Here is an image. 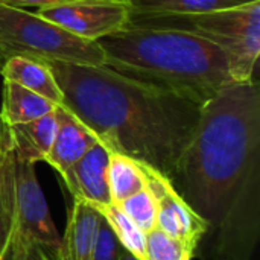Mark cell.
Wrapping results in <instances>:
<instances>
[{"mask_svg": "<svg viewBox=\"0 0 260 260\" xmlns=\"http://www.w3.org/2000/svg\"><path fill=\"white\" fill-rule=\"evenodd\" d=\"M171 181L207 227L195 256L253 259L260 235V91L253 79L229 82L201 107Z\"/></svg>", "mask_w": 260, "mask_h": 260, "instance_id": "6da1fadb", "label": "cell"}, {"mask_svg": "<svg viewBox=\"0 0 260 260\" xmlns=\"http://www.w3.org/2000/svg\"><path fill=\"white\" fill-rule=\"evenodd\" d=\"M62 91V107L110 151L169 180L201 116V105L126 78L105 66L44 61Z\"/></svg>", "mask_w": 260, "mask_h": 260, "instance_id": "7a4b0ae2", "label": "cell"}, {"mask_svg": "<svg viewBox=\"0 0 260 260\" xmlns=\"http://www.w3.org/2000/svg\"><path fill=\"white\" fill-rule=\"evenodd\" d=\"M96 43L105 67L201 107L233 81L222 50L189 29L129 21Z\"/></svg>", "mask_w": 260, "mask_h": 260, "instance_id": "3957f363", "label": "cell"}, {"mask_svg": "<svg viewBox=\"0 0 260 260\" xmlns=\"http://www.w3.org/2000/svg\"><path fill=\"white\" fill-rule=\"evenodd\" d=\"M0 56H29L84 66H104L96 41L76 37L37 12L0 5Z\"/></svg>", "mask_w": 260, "mask_h": 260, "instance_id": "277c9868", "label": "cell"}, {"mask_svg": "<svg viewBox=\"0 0 260 260\" xmlns=\"http://www.w3.org/2000/svg\"><path fill=\"white\" fill-rule=\"evenodd\" d=\"M181 18L189 24L183 29L210 40L222 50L233 81L253 79L260 53V0Z\"/></svg>", "mask_w": 260, "mask_h": 260, "instance_id": "5b68a950", "label": "cell"}, {"mask_svg": "<svg viewBox=\"0 0 260 260\" xmlns=\"http://www.w3.org/2000/svg\"><path fill=\"white\" fill-rule=\"evenodd\" d=\"M14 207L15 232L21 241L34 244L52 254L61 244V235L50 216L44 193L37 180L35 163L14 154ZM49 254V253H47Z\"/></svg>", "mask_w": 260, "mask_h": 260, "instance_id": "8992f818", "label": "cell"}, {"mask_svg": "<svg viewBox=\"0 0 260 260\" xmlns=\"http://www.w3.org/2000/svg\"><path fill=\"white\" fill-rule=\"evenodd\" d=\"M35 12L67 32L91 41L123 29L131 20L129 3L114 0H67Z\"/></svg>", "mask_w": 260, "mask_h": 260, "instance_id": "52a82bcc", "label": "cell"}, {"mask_svg": "<svg viewBox=\"0 0 260 260\" xmlns=\"http://www.w3.org/2000/svg\"><path fill=\"white\" fill-rule=\"evenodd\" d=\"M145 172L146 186L157 201V229L187 242L197 250L206 235V222L187 206L168 177L148 165H145Z\"/></svg>", "mask_w": 260, "mask_h": 260, "instance_id": "ba28073f", "label": "cell"}, {"mask_svg": "<svg viewBox=\"0 0 260 260\" xmlns=\"http://www.w3.org/2000/svg\"><path fill=\"white\" fill-rule=\"evenodd\" d=\"M110 152L104 143L98 142L73 166L61 174L66 187L75 200L94 207L111 204L108 187Z\"/></svg>", "mask_w": 260, "mask_h": 260, "instance_id": "9c48e42d", "label": "cell"}, {"mask_svg": "<svg viewBox=\"0 0 260 260\" xmlns=\"http://www.w3.org/2000/svg\"><path fill=\"white\" fill-rule=\"evenodd\" d=\"M55 113L58 126L53 145L46 157V163L61 175L64 171L73 166L91 146H94L99 139L66 107L58 105Z\"/></svg>", "mask_w": 260, "mask_h": 260, "instance_id": "30bf717a", "label": "cell"}, {"mask_svg": "<svg viewBox=\"0 0 260 260\" xmlns=\"http://www.w3.org/2000/svg\"><path fill=\"white\" fill-rule=\"evenodd\" d=\"M101 213L88 203L75 200L61 244L52 260H91L101 224Z\"/></svg>", "mask_w": 260, "mask_h": 260, "instance_id": "8fae6325", "label": "cell"}, {"mask_svg": "<svg viewBox=\"0 0 260 260\" xmlns=\"http://www.w3.org/2000/svg\"><path fill=\"white\" fill-rule=\"evenodd\" d=\"M0 73L3 79L18 84L55 105H62V91L44 61L29 56H11L3 61Z\"/></svg>", "mask_w": 260, "mask_h": 260, "instance_id": "7c38bea8", "label": "cell"}, {"mask_svg": "<svg viewBox=\"0 0 260 260\" xmlns=\"http://www.w3.org/2000/svg\"><path fill=\"white\" fill-rule=\"evenodd\" d=\"M56 126L58 120L55 111L30 122L9 125L15 157L30 163L46 161L53 145Z\"/></svg>", "mask_w": 260, "mask_h": 260, "instance_id": "4fadbf2b", "label": "cell"}, {"mask_svg": "<svg viewBox=\"0 0 260 260\" xmlns=\"http://www.w3.org/2000/svg\"><path fill=\"white\" fill-rule=\"evenodd\" d=\"M256 0H129L131 17H183L213 12L251 3Z\"/></svg>", "mask_w": 260, "mask_h": 260, "instance_id": "5bb4252c", "label": "cell"}, {"mask_svg": "<svg viewBox=\"0 0 260 260\" xmlns=\"http://www.w3.org/2000/svg\"><path fill=\"white\" fill-rule=\"evenodd\" d=\"M56 107L58 105L47 101L46 98L12 81L3 79V99L0 114L8 125L35 120L49 113H53Z\"/></svg>", "mask_w": 260, "mask_h": 260, "instance_id": "9a60e30c", "label": "cell"}, {"mask_svg": "<svg viewBox=\"0 0 260 260\" xmlns=\"http://www.w3.org/2000/svg\"><path fill=\"white\" fill-rule=\"evenodd\" d=\"M108 187L111 203L119 204L146 187L145 165L119 152H110Z\"/></svg>", "mask_w": 260, "mask_h": 260, "instance_id": "2e32d148", "label": "cell"}, {"mask_svg": "<svg viewBox=\"0 0 260 260\" xmlns=\"http://www.w3.org/2000/svg\"><path fill=\"white\" fill-rule=\"evenodd\" d=\"M94 207V206H93ZM101 216L105 219V222L110 225L119 242L122 244L123 250L131 253L133 256L143 260L145 257V244H146V233L142 232L136 222L120 210V207L114 203L108 206L94 207Z\"/></svg>", "mask_w": 260, "mask_h": 260, "instance_id": "e0dca14e", "label": "cell"}, {"mask_svg": "<svg viewBox=\"0 0 260 260\" xmlns=\"http://www.w3.org/2000/svg\"><path fill=\"white\" fill-rule=\"evenodd\" d=\"M15 233L14 207V149L0 175V257Z\"/></svg>", "mask_w": 260, "mask_h": 260, "instance_id": "ac0fdd59", "label": "cell"}, {"mask_svg": "<svg viewBox=\"0 0 260 260\" xmlns=\"http://www.w3.org/2000/svg\"><path fill=\"white\" fill-rule=\"evenodd\" d=\"M195 248L187 242L172 238L160 229H152L146 233L143 260H192Z\"/></svg>", "mask_w": 260, "mask_h": 260, "instance_id": "d6986e66", "label": "cell"}, {"mask_svg": "<svg viewBox=\"0 0 260 260\" xmlns=\"http://www.w3.org/2000/svg\"><path fill=\"white\" fill-rule=\"evenodd\" d=\"M117 206L136 222L142 232L148 233L157 227V201L148 186L128 197Z\"/></svg>", "mask_w": 260, "mask_h": 260, "instance_id": "ffe728a7", "label": "cell"}, {"mask_svg": "<svg viewBox=\"0 0 260 260\" xmlns=\"http://www.w3.org/2000/svg\"><path fill=\"white\" fill-rule=\"evenodd\" d=\"M123 253V247L110 229V225L105 222V219H101L94 248H93V259L91 260H119Z\"/></svg>", "mask_w": 260, "mask_h": 260, "instance_id": "44dd1931", "label": "cell"}, {"mask_svg": "<svg viewBox=\"0 0 260 260\" xmlns=\"http://www.w3.org/2000/svg\"><path fill=\"white\" fill-rule=\"evenodd\" d=\"M11 152H12V137H11L9 125L5 122V119L0 114V175Z\"/></svg>", "mask_w": 260, "mask_h": 260, "instance_id": "7402d4cb", "label": "cell"}, {"mask_svg": "<svg viewBox=\"0 0 260 260\" xmlns=\"http://www.w3.org/2000/svg\"><path fill=\"white\" fill-rule=\"evenodd\" d=\"M62 2H67V0H0V5L11 6V8H20V9H24V8H38L40 9V8H46L50 5H58Z\"/></svg>", "mask_w": 260, "mask_h": 260, "instance_id": "603a6c76", "label": "cell"}, {"mask_svg": "<svg viewBox=\"0 0 260 260\" xmlns=\"http://www.w3.org/2000/svg\"><path fill=\"white\" fill-rule=\"evenodd\" d=\"M23 251H24V242L21 241V238L15 232L9 245L5 250V253L2 254L0 260H21Z\"/></svg>", "mask_w": 260, "mask_h": 260, "instance_id": "cb8c5ba5", "label": "cell"}, {"mask_svg": "<svg viewBox=\"0 0 260 260\" xmlns=\"http://www.w3.org/2000/svg\"><path fill=\"white\" fill-rule=\"evenodd\" d=\"M24 242V241H23ZM21 260H52L50 256L40 247L34 245V244H27L24 242V251H23V256Z\"/></svg>", "mask_w": 260, "mask_h": 260, "instance_id": "d4e9b609", "label": "cell"}, {"mask_svg": "<svg viewBox=\"0 0 260 260\" xmlns=\"http://www.w3.org/2000/svg\"><path fill=\"white\" fill-rule=\"evenodd\" d=\"M119 260H140L139 257H136V256H133L131 253H128L126 250H123V253H122V256H120V259Z\"/></svg>", "mask_w": 260, "mask_h": 260, "instance_id": "484cf974", "label": "cell"}, {"mask_svg": "<svg viewBox=\"0 0 260 260\" xmlns=\"http://www.w3.org/2000/svg\"><path fill=\"white\" fill-rule=\"evenodd\" d=\"M114 2H125V3H129V0H114Z\"/></svg>", "mask_w": 260, "mask_h": 260, "instance_id": "4316f807", "label": "cell"}]
</instances>
